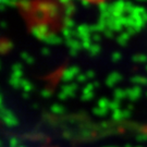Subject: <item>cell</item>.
<instances>
[{
    "instance_id": "obj_1",
    "label": "cell",
    "mask_w": 147,
    "mask_h": 147,
    "mask_svg": "<svg viewBox=\"0 0 147 147\" xmlns=\"http://www.w3.org/2000/svg\"><path fill=\"white\" fill-rule=\"evenodd\" d=\"M80 1H82V2L89 5H100L102 3H105L107 0H80Z\"/></svg>"
}]
</instances>
